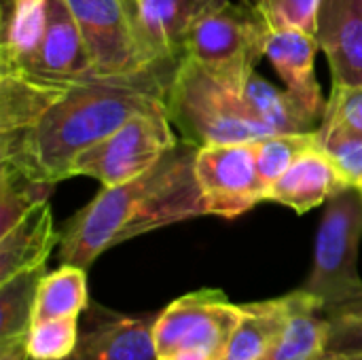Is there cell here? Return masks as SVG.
Returning <instances> with one entry per match:
<instances>
[{"label":"cell","mask_w":362,"mask_h":360,"mask_svg":"<svg viewBox=\"0 0 362 360\" xmlns=\"http://www.w3.org/2000/svg\"><path fill=\"white\" fill-rule=\"evenodd\" d=\"M178 62L78 81L0 74V168L51 185L70 178L72 161L87 146L138 112L165 108Z\"/></svg>","instance_id":"1"},{"label":"cell","mask_w":362,"mask_h":360,"mask_svg":"<svg viewBox=\"0 0 362 360\" xmlns=\"http://www.w3.org/2000/svg\"><path fill=\"white\" fill-rule=\"evenodd\" d=\"M197 146L180 140L142 176L102 191L59 231V263L87 269L102 252L142 233L206 214Z\"/></svg>","instance_id":"2"},{"label":"cell","mask_w":362,"mask_h":360,"mask_svg":"<svg viewBox=\"0 0 362 360\" xmlns=\"http://www.w3.org/2000/svg\"><path fill=\"white\" fill-rule=\"evenodd\" d=\"M165 110L180 138L197 149L274 136L248 108L244 91L182 55L172 74Z\"/></svg>","instance_id":"3"},{"label":"cell","mask_w":362,"mask_h":360,"mask_svg":"<svg viewBox=\"0 0 362 360\" xmlns=\"http://www.w3.org/2000/svg\"><path fill=\"white\" fill-rule=\"evenodd\" d=\"M269 23L244 2H223L189 30L182 55L244 91L255 66L265 55Z\"/></svg>","instance_id":"4"},{"label":"cell","mask_w":362,"mask_h":360,"mask_svg":"<svg viewBox=\"0 0 362 360\" xmlns=\"http://www.w3.org/2000/svg\"><path fill=\"white\" fill-rule=\"evenodd\" d=\"M362 242V191L346 187L325 204L316 236L314 265L303 291L325 308L339 306L362 293L358 250Z\"/></svg>","instance_id":"5"},{"label":"cell","mask_w":362,"mask_h":360,"mask_svg":"<svg viewBox=\"0 0 362 360\" xmlns=\"http://www.w3.org/2000/svg\"><path fill=\"white\" fill-rule=\"evenodd\" d=\"M87 45L95 74L140 72L161 57L142 25L138 0H66Z\"/></svg>","instance_id":"6"},{"label":"cell","mask_w":362,"mask_h":360,"mask_svg":"<svg viewBox=\"0 0 362 360\" xmlns=\"http://www.w3.org/2000/svg\"><path fill=\"white\" fill-rule=\"evenodd\" d=\"M178 142L165 108L144 110L87 146L72 161L70 176L95 178L106 189L117 187L142 176Z\"/></svg>","instance_id":"7"},{"label":"cell","mask_w":362,"mask_h":360,"mask_svg":"<svg viewBox=\"0 0 362 360\" xmlns=\"http://www.w3.org/2000/svg\"><path fill=\"white\" fill-rule=\"evenodd\" d=\"M242 318L235 306L218 289H202L172 301L153 325L157 359L170 354H202L223 360L229 339Z\"/></svg>","instance_id":"8"},{"label":"cell","mask_w":362,"mask_h":360,"mask_svg":"<svg viewBox=\"0 0 362 360\" xmlns=\"http://www.w3.org/2000/svg\"><path fill=\"white\" fill-rule=\"evenodd\" d=\"M255 142L208 144L197 149L195 176L206 214L235 219L265 202L267 189L257 170Z\"/></svg>","instance_id":"9"},{"label":"cell","mask_w":362,"mask_h":360,"mask_svg":"<svg viewBox=\"0 0 362 360\" xmlns=\"http://www.w3.org/2000/svg\"><path fill=\"white\" fill-rule=\"evenodd\" d=\"M153 325V316H127L89 306L74 350L62 360H157Z\"/></svg>","instance_id":"10"},{"label":"cell","mask_w":362,"mask_h":360,"mask_svg":"<svg viewBox=\"0 0 362 360\" xmlns=\"http://www.w3.org/2000/svg\"><path fill=\"white\" fill-rule=\"evenodd\" d=\"M11 74H28L45 81H78L95 76L83 32L66 0L45 2V30L38 53L23 72Z\"/></svg>","instance_id":"11"},{"label":"cell","mask_w":362,"mask_h":360,"mask_svg":"<svg viewBox=\"0 0 362 360\" xmlns=\"http://www.w3.org/2000/svg\"><path fill=\"white\" fill-rule=\"evenodd\" d=\"M316 38L333 85L362 83V0H320Z\"/></svg>","instance_id":"12"},{"label":"cell","mask_w":362,"mask_h":360,"mask_svg":"<svg viewBox=\"0 0 362 360\" xmlns=\"http://www.w3.org/2000/svg\"><path fill=\"white\" fill-rule=\"evenodd\" d=\"M352 187L337 166L316 146L299 157L269 189L265 202H276L295 210L297 214H305L322 204H327L333 195Z\"/></svg>","instance_id":"13"},{"label":"cell","mask_w":362,"mask_h":360,"mask_svg":"<svg viewBox=\"0 0 362 360\" xmlns=\"http://www.w3.org/2000/svg\"><path fill=\"white\" fill-rule=\"evenodd\" d=\"M318 47L316 34L297 28H282L269 32L265 55L284 81L286 89L318 117H325L327 102L314 74V57Z\"/></svg>","instance_id":"14"},{"label":"cell","mask_w":362,"mask_h":360,"mask_svg":"<svg viewBox=\"0 0 362 360\" xmlns=\"http://www.w3.org/2000/svg\"><path fill=\"white\" fill-rule=\"evenodd\" d=\"M286 301V325L261 360H318L329 344V318L322 301L303 289L288 293Z\"/></svg>","instance_id":"15"},{"label":"cell","mask_w":362,"mask_h":360,"mask_svg":"<svg viewBox=\"0 0 362 360\" xmlns=\"http://www.w3.org/2000/svg\"><path fill=\"white\" fill-rule=\"evenodd\" d=\"M55 244H59V233L53 227V210L49 202H42L0 236V282L45 267Z\"/></svg>","instance_id":"16"},{"label":"cell","mask_w":362,"mask_h":360,"mask_svg":"<svg viewBox=\"0 0 362 360\" xmlns=\"http://www.w3.org/2000/svg\"><path fill=\"white\" fill-rule=\"evenodd\" d=\"M227 0H138L140 19L161 57H182V45L199 17Z\"/></svg>","instance_id":"17"},{"label":"cell","mask_w":362,"mask_h":360,"mask_svg":"<svg viewBox=\"0 0 362 360\" xmlns=\"http://www.w3.org/2000/svg\"><path fill=\"white\" fill-rule=\"evenodd\" d=\"M47 0H2L0 74L23 72L36 57Z\"/></svg>","instance_id":"18"},{"label":"cell","mask_w":362,"mask_h":360,"mask_svg":"<svg viewBox=\"0 0 362 360\" xmlns=\"http://www.w3.org/2000/svg\"><path fill=\"white\" fill-rule=\"evenodd\" d=\"M244 100L252 115L272 134H303L314 132L322 117L310 110L288 89H278L261 74H252L244 87Z\"/></svg>","instance_id":"19"},{"label":"cell","mask_w":362,"mask_h":360,"mask_svg":"<svg viewBox=\"0 0 362 360\" xmlns=\"http://www.w3.org/2000/svg\"><path fill=\"white\" fill-rule=\"evenodd\" d=\"M288 316L286 295L242 306V318L223 360H261L280 337Z\"/></svg>","instance_id":"20"},{"label":"cell","mask_w":362,"mask_h":360,"mask_svg":"<svg viewBox=\"0 0 362 360\" xmlns=\"http://www.w3.org/2000/svg\"><path fill=\"white\" fill-rule=\"evenodd\" d=\"M89 308L87 269L76 265H62L55 272H47L34 306V320L49 318H78Z\"/></svg>","instance_id":"21"},{"label":"cell","mask_w":362,"mask_h":360,"mask_svg":"<svg viewBox=\"0 0 362 360\" xmlns=\"http://www.w3.org/2000/svg\"><path fill=\"white\" fill-rule=\"evenodd\" d=\"M47 274V267L21 272L0 282V342L25 337L38 297V286Z\"/></svg>","instance_id":"22"},{"label":"cell","mask_w":362,"mask_h":360,"mask_svg":"<svg viewBox=\"0 0 362 360\" xmlns=\"http://www.w3.org/2000/svg\"><path fill=\"white\" fill-rule=\"evenodd\" d=\"M51 193V182H40L21 172L0 168V236L17 225L38 204L49 202Z\"/></svg>","instance_id":"23"},{"label":"cell","mask_w":362,"mask_h":360,"mask_svg":"<svg viewBox=\"0 0 362 360\" xmlns=\"http://www.w3.org/2000/svg\"><path fill=\"white\" fill-rule=\"evenodd\" d=\"M257 146V170L269 189L299 157L316 149V129L303 134H274L255 142Z\"/></svg>","instance_id":"24"},{"label":"cell","mask_w":362,"mask_h":360,"mask_svg":"<svg viewBox=\"0 0 362 360\" xmlns=\"http://www.w3.org/2000/svg\"><path fill=\"white\" fill-rule=\"evenodd\" d=\"M78 342V318H49L32 323L25 335L30 360L66 359Z\"/></svg>","instance_id":"25"},{"label":"cell","mask_w":362,"mask_h":360,"mask_svg":"<svg viewBox=\"0 0 362 360\" xmlns=\"http://www.w3.org/2000/svg\"><path fill=\"white\" fill-rule=\"evenodd\" d=\"M316 146L337 166L341 176L362 187V136L335 125L320 123L316 127Z\"/></svg>","instance_id":"26"},{"label":"cell","mask_w":362,"mask_h":360,"mask_svg":"<svg viewBox=\"0 0 362 360\" xmlns=\"http://www.w3.org/2000/svg\"><path fill=\"white\" fill-rule=\"evenodd\" d=\"M255 8L272 30L297 28L316 34L320 0H242Z\"/></svg>","instance_id":"27"},{"label":"cell","mask_w":362,"mask_h":360,"mask_svg":"<svg viewBox=\"0 0 362 360\" xmlns=\"http://www.w3.org/2000/svg\"><path fill=\"white\" fill-rule=\"evenodd\" d=\"M329 318V344L327 352H362V293L356 297L325 308Z\"/></svg>","instance_id":"28"},{"label":"cell","mask_w":362,"mask_h":360,"mask_svg":"<svg viewBox=\"0 0 362 360\" xmlns=\"http://www.w3.org/2000/svg\"><path fill=\"white\" fill-rule=\"evenodd\" d=\"M320 123L341 127L362 136V83L361 85H333L327 110Z\"/></svg>","instance_id":"29"},{"label":"cell","mask_w":362,"mask_h":360,"mask_svg":"<svg viewBox=\"0 0 362 360\" xmlns=\"http://www.w3.org/2000/svg\"><path fill=\"white\" fill-rule=\"evenodd\" d=\"M0 360H30L28 348H25V337L0 342Z\"/></svg>","instance_id":"30"},{"label":"cell","mask_w":362,"mask_h":360,"mask_svg":"<svg viewBox=\"0 0 362 360\" xmlns=\"http://www.w3.org/2000/svg\"><path fill=\"white\" fill-rule=\"evenodd\" d=\"M318 360H362V352L350 354V352H325Z\"/></svg>","instance_id":"31"},{"label":"cell","mask_w":362,"mask_h":360,"mask_svg":"<svg viewBox=\"0 0 362 360\" xmlns=\"http://www.w3.org/2000/svg\"><path fill=\"white\" fill-rule=\"evenodd\" d=\"M358 189H361V191H362V187H358Z\"/></svg>","instance_id":"32"}]
</instances>
